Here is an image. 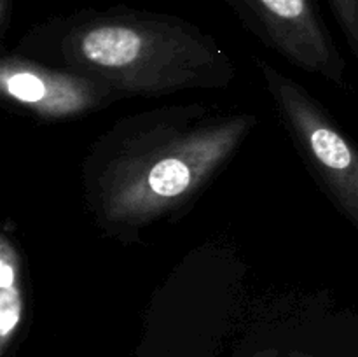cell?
Returning a JSON list of instances; mask_svg holds the SVG:
<instances>
[{"mask_svg": "<svg viewBox=\"0 0 358 357\" xmlns=\"http://www.w3.org/2000/svg\"><path fill=\"white\" fill-rule=\"evenodd\" d=\"M16 51L93 77L121 98L222 90L236 77L215 38L180 18L145 10L55 20L24 35Z\"/></svg>", "mask_w": 358, "mask_h": 357, "instance_id": "7a4b0ae2", "label": "cell"}, {"mask_svg": "<svg viewBox=\"0 0 358 357\" xmlns=\"http://www.w3.org/2000/svg\"><path fill=\"white\" fill-rule=\"evenodd\" d=\"M257 69L306 168L358 231V147L306 88L266 59H257Z\"/></svg>", "mask_w": 358, "mask_h": 357, "instance_id": "3957f363", "label": "cell"}, {"mask_svg": "<svg viewBox=\"0 0 358 357\" xmlns=\"http://www.w3.org/2000/svg\"><path fill=\"white\" fill-rule=\"evenodd\" d=\"M331 6L353 51L358 55V0H331Z\"/></svg>", "mask_w": 358, "mask_h": 357, "instance_id": "52a82bcc", "label": "cell"}, {"mask_svg": "<svg viewBox=\"0 0 358 357\" xmlns=\"http://www.w3.org/2000/svg\"><path fill=\"white\" fill-rule=\"evenodd\" d=\"M10 21V0H0V34H6Z\"/></svg>", "mask_w": 358, "mask_h": 357, "instance_id": "ba28073f", "label": "cell"}, {"mask_svg": "<svg viewBox=\"0 0 358 357\" xmlns=\"http://www.w3.org/2000/svg\"><path fill=\"white\" fill-rule=\"evenodd\" d=\"M257 126L252 112L208 104L168 105L117 119L87 149L83 198L94 226L135 244L175 219L226 170Z\"/></svg>", "mask_w": 358, "mask_h": 357, "instance_id": "6da1fadb", "label": "cell"}, {"mask_svg": "<svg viewBox=\"0 0 358 357\" xmlns=\"http://www.w3.org/2000/svg\"><path fill=\"white\" fill-rule=\"evenodd\" d=\"M0 98L16 114L42 122L72 121L122 100L93 77L17 51L0 58Z\"/></svg>", "mask_w": 358, "mask_h": 357, "instance_id": "277c9868", "label": "cell"}, {"mask_svg": "<svg viewBox=\"0 0 358 357\" xmlns=\"http://www.w3.org/2000/svg\"><path fill=\"white\" fill-rule=\"evenodd\" d=\"M27 265L13 220L0 234V357H14L30 328Z\"/></svg>", "mask_w": 358, "mask_h": 357, "instance_id": "8992f818", "label": "cell"}, {"mask_svg": "<svg viewBox=\"0 0 358 357\" xmlns=\"http://www.w3.org/2000/svg\"><path fill=\"white\" fill-rule=\"evenodd\" d=\"M255 34L294 66L334 84L345 83L346 62L313 0H236Z\"/></svg>", "mask_w": 358, "mask_h": 357, "instance_id": "5b68a950", "label": "cell"}, {"mask_svg": "<svg viewBox=\"0 0 358 357\" xmlns=\"http://www.w3.org/2000/svg\"><path fill=\"white\" fill-rule=\"evenodd\" d=\"M252 357H313V356H310V354H303V352L282 354L280 350H276V349H266V350H261V352L254 354Z\"/></svg>", "mask_w": 358, "mask_h": 357, "instance_id": "9c48e42d", "label": "cell"}]
</instances>
